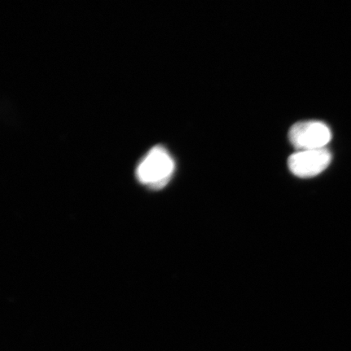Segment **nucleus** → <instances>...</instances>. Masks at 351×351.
Wrapping results in <instances>:
<instances>
[{
  "label": "nucleus",
  "mask_w": 351,
  "mask_h": 351,
  "mask_svg": "<svg viewBox=\"0 0 351 351\" xmlns=\"http://www.w3.org/2000/svg\"><path fill=\"white\" fill-rule=\"evenodd\" d=\"M175 162L172 156L162 146L148 152L137 168L138 181L152 189L164 188L173 177Z\"/></svg>",
  "instance_id": "1"
},
{
  "label": "nucleus",
  "mask_w": 351,
  "mask_h": 351,
  "mask_svg": "<svg viewBox=\"0 0 351 351\" xmlns=\"http://www.w3.org/2000/svg\"><path fill=\"white\" fill-rule=\"evenodd\" d=\"M289 142L298 151L326 148L332 139V133L326 123L304 121L296 123L289 131Z\"/></svg>",
  "instance_id": "2"
},
{
  "label": "nucleus",
  "mask_w": 351,
  "mask_h": 351,
  "mask_svg": "<svg viewBox=\"0 0 351 351\" xmlns=\"http://www.w3.org/2000/svg\"><path fill=\"white\" fill-rule=\"evenodd\" d=\"M331 160V153L326 148L298 151L289 156L288 167L296 177L309 178L323 173Z\"/></svg>",
  "instance_id": "3"
}]
</instances>
